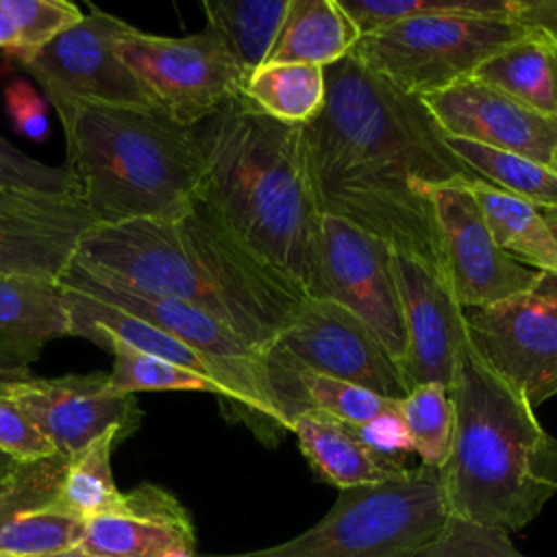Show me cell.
<instances>
[{
	"label": "cell",
	"instance_id": "1",
	"mask_svg": "<svg viewBox=\"0 0 557 557\" xmlns=\"http://www.w3.org/2000/svg\"><path fill=\"white\" fill-rule=\"evenodd\" d=\"M324 72V107L305 124L322 211L442 270L426 189L474 174L448 148L422 98L352 52Z\"/></svg>",
	"mask_w": 557,
	"mask_h": 557
},
{
	"label": "cell",
	"instance_id": "2",
	"mask_svg": "<svg viewBox=\"0 0 557 557\" xmlns=\"http://www.w3.org/2000/svg\"><path fill=\"white\" fill-rule=\"evenodd\" d=\"M74 261L133 289L187 302L265 350L307 294L226 233L196 200L176 218L96 224Z\"/></svg>",
	"mask_w": 557,
	"mask_h": 557
},
{
	"label": "cell",
	"instance_id": "3",
	"mask_svg": "<svg viewBox=\"0 0 557 557\" xmlns=\"http://www.w3.org/2000/svg\"><path fill=\"white\" fill-rule=\"evenodd\" d=\"M196 135L202 152L196 200L307 294L322 207L305 126L278 122L239 96L200 122Z\"/></svg>",
	"mask_w": 557,
	"mask_h": 557
},
{
	"label": "cell",
	"instance_id": "4",
	"mask_svg": "<svg viewBox=\"0 0 557 557\" xmlns=\"http://www.w3.org/2000/svg\"><path fill=\"white\" fill-rule=\"evenodd\" d=\"M448 392L455 433L437 470L446 513L507 533L524 529L557 494V437L470 339Z\"/></svg>",
	"mask_w": 557,
	"mask_h": 557
},
{
	"label": "cell",
	"instance_id": "5",
	"mask_svg": "<svg viewBox=\"0 0 557 557\" xmlns=\"http://www.w3.org/2000/svg\"><path fill=\"white\" fill-rule=\"evenodd\" d=\"M57 115L65 168L96 224L176 218L194 207L202 178L196 128L161 107L70 102Z\"/></svg>",
	"mask_w": 557,
	"mask_h": 557
},
{
	"label": "cell",
	"instance_id": "6",
	"mask_svg": "<svg viewBox=\"0 0 557 557\" xmlns=\"http://www.w3.org/2000/svg\"><path fill=\"white\" fill-rule=\"evenodd\" d=\"M59 283L65 289L117 307L191 348L220 387L224 416L274 446L287 431V413L274 392L265 352L244 342L213 315L172 298L152 296L87 270L72 259Z\"/></svg>",
	"mask_w": 557,
	"mask_h": 557
},
{
	"label": "cell",
	"instance_id": "7",
	"mask_svg": "<svg viewBox=\"0 0 557 557\" xmlns=\"http://www.w3.org/2000/svg\"><path fill=\"white\" fill-rule=\"evenodd\" d=\"M444 518L440 472L420 463L396 479L342 490L313 527L287 542L196 557H411Z\"/></svg>",
	"mask_w": 557,
	"mask_h": 557
},
{
	"label": "cell",
	"instance_id": "8",
	"mask_svg": "<svg viewBox=\"0 0 557 557\" xmlns=\"http://www.w3.org/2000/svg\"><path fill=\"white\" fill-rule=\"evenodd\" d=\"M527 33L507 17L416 15L363 35L352 54L405 94L424 98L472 78Z\"/></svg>",
	"mask_w": 557,
	"mask_h": 557
},
{
	"label": "cell",
	"instance_id": "9",
	"mask_svg": "<svg viewBox=\"0 0 557 557\" xmlns=\"http://www.w3.org/2000/svg\"><path fill=\"white\" fill-rule=\"evenodd\" d=\"M115 52L154 104L187 128L239 98L246 83L226 44L211 28L185 37L131 28L115 41Z\"/></svg>",
	"mask_w": 557,
	"mask_h": 557
},
{
	"label": "cell",
	"instance_id": "10",
	"mask_svg": "<svg viewBox=\"0 0 557 557\" xmlns=\"http://www.w3.org/2000/svg\"><path fill=\"white\" fill-rule=\"evenodd\" d=\"M307 296L329 298L355 313L400 370L407 337L394 274V248L385 239L322 211Z\"/></svg>",
	"mask_w": 557,
	"mask_h": 557
},
{
	"label": "cell",
	"instance_id": "11",
	"mask_svg": "<svg viewBox=\"0 0 557 557\" xmlns=\"http://www.w3.org/2000/svg\"><path fill=\"white\" fill-rule=\"evenodd\" d=\"M131 28L124 20L91 7L39 50L11 59L35 78L54 111L70 102L157 107L115 52V41Z\"/></svg>",
	"mask_w": 557,
	"mask_h": 557
},
{
	"label": "cell",
	"instance_id": "12",
	"mask_svg": "<svg viewBox=\"0 0 557 557\" xmlns=\"http://www.w3.org/2000/svg\"><path fill=\"white\" fill-rule=\"evenodd\" d=\"M263 352L276 366L348 381L385 398L400 400L409 392L379 337L329 298L307 296Z\"/></svg>",
	"mask_w": 557,
	"mask_h": 557
},
{
	"label": "cell",
	"instance_id": "13",
	"mask_svg": "<svg viewBox=\"0 0 557 557\" xmlns=\"http://www.w3.org/2000/svg\"><path fill=\"white\" fill-rule=\"evenodd\" d=\"M463 313L474 350L533 409L557 398V289L546 274L533 292Z\"/></svg>",
	"mask_w": 557,
	"mask_h": 557
},
{
	"label": "cell",
	"instance_id": "14",
	"mask_svg": "<svg viewBox=\"0 0 557 557\" xmlns=\"http://www.w3.org/2000/svg\"><path fill=\"white\" fill-rule=\"evenodd\" d=\"M426 194L442 270L463 309L487 307L540 285L544 274L513 261L492 237L470 178L429 187Z\"/></svg>",
	"mask_w": 557,
	"mask_h": 557
},
{
	"label": "cell",
	"instance_id": "15",
	"mask_svg": "<svg viewBox=\"0 0 557 557\" xmlns=\"http://www.w3.org/2000/svg\"><path fill=\"white\" fill-rule=\"evenodd\" d=\"M9 396L65 457L83 453L107 433L131 437L141 424V409L131 394H115L104 372L37 379L30 374L0 379Z\"/></svg>",
	"mask_w": 557,
	"mask_h": 557
},
{
	"label": "cell",
	"instance_id": "16",
	"mask_svg": "<svg viewBox=\"0 0 557 557\" xmlns=\"http://www.w3.org/2000/svg\"><path fill=\"white\" fill-rule=\"evenodd\" d=\"M394 274L405 322L403 381L409 387L440 383L450 387L459 355L468 342L463 307L446 274L422 259L394 250Z\"/></svg>",
	"mask_w": 557,
	"mask_h": 557
},
{
	"label": "cell",
	"instance_id": "17",
	"mask_svg": "<svg viewBox=\"0 0 557 557\" xmlns=\"http://www.w3.org/2000/svg\"><path fill=\"white\" fill-rule=\"evenodd\" d=\"M448 137L522 154L557 170V120L533 111L505 91L466 78L422 98Z\"/></svg>",
	"mask_w": 557,
	"mask_h": 557
},
{
	"label": "cell",
	"instance_id": "18",
	"mask_svg": "<svg viewBox=\"0 0 557 557\" xmlns=\"http://www.w3.org/2000/svg\"><path fill=\"white\" fill-rule=\"evenodd\" d=\"M94 226L81 198L0 187V274L59 283Z\"/></svg>",
	"mask_w": 557,
	"mask_h": 557
},
{
	"label": "cell",
	"instance_id": "19",
	"mask_svg": "<svg viewBox=\"0 0 557 557\" xmlns=\"http://www.w3.org/2000/svg\"><path fill=\"white\" fill-rule=\"evenodd\" d=\"M78 548L94 557H196L198 553L187 509L154 483L124 492L117 509L87 520Z\"/></svg>",
	"mask_w": 557,
	"mask_h": 557
},
{
	"label": "cell",
	"instance_id": "20",
	"mask_svg": "<svg viewBox=\"0 0 557 557\" xmlns=\"http://www.w3.org/2000/svg\"><path fill=\"white\" fill-rule=\"evenodd\" d=\"M67 459L54 453L46 459L15 463L0 481V553L30 557L78 546L85 520L54 509Z\"/></svg>",
	"mask_w": 557,
	"mask_h": 557
},
{
	"label": "cell",
	"instance_id": "21",
	"mask_svg": "<svg viewBox=\"0 0 557 557\" xmlns=\"http://www.w3.org/2000/svg\"><path fill=\"white\" fill-rule=\"evenodd\" d=\"M65 335L72 320L61 283L0 274V379L28 374L41 348Z\"/></svg>",
	"mask_w": 557,
	"mask_h": 557
},
{
	"label": "cell",
	"instance_id": "22",
	"mask_svg": "<svg viewBox=\"0 0 557 557\" xmlns=\"http://www.w3.org/2000/svg\"><path fill=\"white\" fill-rule=\"evenodd\" d=\"M292 433L313 472L342 490L376 485L405 474V463L385 459L363 446L346 424L318 411H302L292 420Z\"/></svg>",
	"mask_w": 557,
	"mask_h": 557
},
{
	"label": "cell",
	"instance_id": "23",
	"mask_svg": "<svg viewBox=\"0 0 557 557\" xmlns=\"http://www.w3.org/2000/svg\"><path fill=\"white\" fill-rule=\"evenodd\" d=\"M359 39L339 0H292L268 63L329 67L348 57Z\"/></svg>",
	"mask_w": 557,
	"mask_h": 557
},
{
	"label": "cell",
	"instance_id": "24",
	"mask_svg": "<svg viewBox=\"0 0 557 557\" xmlns=\"http://www.w3.org/2000/svg\"><path fill=\"white\" fill-rule=\"evenodd\" d=\"M65 296H67V307H70L72 335L85 337L100 348H109L111 344H122V346L161 357V359L172 361L185 370H191L200 376L211 379L207 363L191 348H187L178 339L170 337L168 333L159 331L157 326H152L117 307L94 300L85 294L65 289Z\"/></svg>",
	"mask_w": 557,
	"mask_h": 557
},
{
	"label": "cell",
	"instance_id": "25",
	"mask_svg": "<svg viewBox=\"0 0 557 557\" xmlns=\"http://www.w3.org/2000/svg\"><path fill=\"white\" fill-rule=\"evenodd\" d=\"M470 187L500 250L531 270L557 276V237L542 211L479 176L470 178Z\"/></svg>",
	"mask_w": 557,
	"mask_h": 557
},
{
	"label": "cell",
	"instance_id": "26",
	"mask_svg": "<svg viewBox=\"0 0 557 557\" xmlns=\"http://www.w3.org/2000/svg\"><path fill=\"white\" fill-rule=\"evenodd\" d=\"M472 78L557 120V41L546 35L529 30L487 59Z\"/></svg>",
	"mask_w": 557,
	"mask_h": 557
},
{
	"label": "cell",
	"instance_id": "27",
	"mask_svg": "<svg viewBox=\"0 0 557 557\" xmlns=\"http://www.w3.org/2000/svg\"><path fill=\"white\" fill-rule=\"evenodd\" d=\"M292 0H205L207 28L228 48L248 78L268 63Z\"/></svg>",
	"mask_w": 557,
	"mask_h": 557
},
{
	"label": "cell",
	"instance_id": "28",
	"mask_svg": "<svg viewBox=\"0 0 557 557\" xmlns=\"http://www.w3.org/2000/svg\"><path fill=\"white\" fill-rule=\"evenodd\" d=\"M242 98L278 122L305 126L324 107L326 72L305 63H265L246 78Z\"/></svg>",
	"mask_w": 557,
	"mask_h": 557
},
{
	"label": "cell",
	"instance_id": "29",
	"mask_svg": "<svg viewBox=\"0 0 557 557\" xmlns=\"http://www.w3.org/2000/svg\"><path fill=\"white\" fill-rule=\"evenodd\" d=\"M446 144L474 176L537 209L557 207V170L522 154L503 152L459 137L446 135Z\"/></svg>",
	"mask_w": 557,
	"mask_h": 557
},
{
	"label": "cell",
	"instance_id": "30",
	"mask_svg": "<svg viewBox=\"0 0 557 557\" xmlns=\"http://www.w3.org/2000/svg\"><path fill=\"white\" fill-rule=\"evenodd\" d=\"M117 442L115 433H107L67 459L54 496L59 513L87 522L120 507L124 492L117 490L111 472V450Z\"/></svg>",
	"mask_w": 557,
	"mask_h": 557
},
{
	"label": "cell",
	"instance_id": "31",
	"mask_svg": "<svg viewBox=\"0 0 557 557\" xmlns=\"http://www.w3.org/2000/svg\"><path fill=\"white\" fill-rule=\"evenodd\" d=\"M398 413L422 466L440 470L450 453L455 433V405L448 387L440 383L409 387L398 400Z\"/></svg>",
	"mask_w": 557,
	"mask_h": 557
},
{
	"label": "cell",
	"instance_id": "32",
	"mask_svg": "<svg viewBox=\"0 0 557 557\" xmlns=\"http://www.w3.org/2000/svg\"><path fill=\"white\" fill-rule=\"evenodd\" d=\"M361 37L416 15L509 17L511 0H339Z\"/></svg>",
	"mask_w": 557,
	"mask_h": 557
},
{
	"label": "cell",
	"instance_id": "33",
	"mask_svg": "<svg viewBox=\"0 0 557 557\" xmlns=\"http://www.w3.org/2000/svg\"><path fill=\"white\" fill-rule=\"evenodd\" d=\"M107 350L113 352V368L107 374L109 387L115 394H131L137 392H168V389H187V392H211L220 396V387L191 370H185L172 361L161 357L122 346L111 344Z\"/></svg>",
	"mask_w": 557,
	"mask_h": 557
},
{
	"label": "cell",
	"instance_id": "34",
	"mask_svg": "<svg viewBox=\"0 0 557 557\" xmlns=\"http://www.w3.org/2000/svg\"><path fill=\"white\" fill-rule=\"evenodd\" d=\"M411 557H524L509 533L466 518L448 516Z\"/></svg>",
	"mask_w": 557,
	"mask_h": 557
},
{
	"label": "cell",
	"instance_id": "35",
	"mask_svg": "<svg viewBox=\"0 0 557 557\" xmlns=\"http://www.w3.org/2000/svg\"><path fill=\"white\" fill-rule=\"evenodd\" d=\"M0 4L17 30V50L9 57L39 50L83 17L81 9L65 0H0Z\"/></svg>",
	"mask_w": 557,
	"mask_h": 557
},
{
	"label": "cell",
	"instance_id": "36",
	"mask_svg": "<svg viewBox=\"0 0 557 557\" xmlns=\"http://www.w3.org/2000/svg\"><path fill=\"white\" fill-rule=\"evenodd\" d=\"M0 187L44 196L78 198V185L65 165H46L0 135Z\"/></svg>",
	"mask_w": 557,
	"mask_h": 557
},
{
	"label": "cell",
	"instance_id": "37",
	"mask_svg": "<svg viewBox=\"0 0 557 557\" xmlns=\"http://www.w3.org/2000/svg\"><path fill=\"white\" fill-rule=\"evenodd\" d=\"M0 453L15 463L46 459L57 453L50 440L4 394H0Z\"/></svg>",
	"mask_w": 557,
	"mask_h": 557
},
{
	"label": "cell",
	"instance_id": "38",
	"mask_svg": "<svg viewBox=\"0 0 557 557\" xmlns=\"http://www.w3.org/2000/svg\"><path fill=\"white\" fill-rule=\"evenodd\" d=\"M346 429L363 446H368L372 453H376L385 459L405 463V457L409 453H413L411 437H409L407 426L398 413V403L392 409L374 416L372 420H366L361 424H346Z\"/></svg>",
	"mask_w": 557,
	"mask_h": 557
},
{
	"label": "cell",
	"instance_id": "39",
	"mask_svg": "<svg viewBox=\"0 0 557 557\" xmlns=\"http://www.w3.org/2000/svg\"><path fill=\"white\" fill-rule=\"evenodd\" d=\"M4 98H7V111L20 133L28 137L46 135L48 122H46L44 102L28 83L15 81L13 85H9Z\"/></svg>",
	"mask_w": 557,
	"mask_h": 557
},
{
	"label": "cell",
	"instance_id": "40",
	"mask_svg": "<svg viewBox=\"0 0 557 557\" xmlns=\"http://www.w3.org/2000/svg\"><path fill=\"white\" fill-rule=\"evenodd\" d=\"M511 22L557 41V0H511Z\"/></svg>",
	"mask_w": 557,
	"mask_h": 557
},
{
	"label": "cell",
	"instance_id": "41",
	"mask_svg": "<svg viewBox=\"0 0 557 557\" xmlns=\"http://www.w3.org/2000/svg\"><path fill=\"white\" fill-rule=\"evenodd\" d=\"M0 48L7 54L17 50V30H15L13 20L9 17V13L2 9V4H0Z\"/></svg>",
	"mask_w": 557,
	"mask_h": 557
},
{
	"label": "cell",
	"instance_id": "42",
	"mask_svg": "<svg viewBox=\"0 0 557 557\" xmlns=\"http://www.w3.org/2000/svg\"><path fill=\"white\" fill-rule=\"evenodd\" d=\"M30 557H94V555L81 550L78 546H72V548H63V550H54V553H46V555H30Z\"/></svg>",
	"mask_w": 557,
	"mask_h": 557
},
{
	"label": "cell",
	"instance_id": "43",
	"mask_svg": "<svg viewBox=\"0 0 557 557\" xmlns=\"http://www.w3.org/2000/svg\"><path fill=\"white\" fill-rule=\"evenodd\" d=\"M540 211H542V215H544L548 228H550L553 235L557 237V207H546V209H540Z\"/></svg>",
	"mask_w": 557,
	"mask_h": 557
},
{
	"label": "cell",
	"instance_id": "44",
	"mask_svg": "<svg viewBox=\"0 0 557 557\" xmlns=\"http://www.w3.org/2000/svg\"><path fill=\"white\" fill-rule=\"evenodd\" d=\"M15 468V461L11 457H7L4 453H0V481Z\"/></svg>",
	"mask_w": 557,
	"mask_h": 557
},
{
	"label": "cell",
	"instance_id": "45",
	"mask_svg": "<svg viewBox=\"0 0 557 557\" xmlns=\"http://www.w3.org/2000/svg\"><path fill=\"white\" fill-rule=\"evenodd\" d=\"M546 276H548V274H546ZM548 278H550V283H553L555 289H557V276H548Z\"/></svg>",
	"mask_w": 557,
	"mask_h": 557
},
{
	"label": "cell",
	"instance_id": "46",
	"mask_svg": "<svg viewBox=\"0 0 557 557\" xmlns=\"http://www.w3.org/2000/svg\"><path fill=\"white\" fill-rule=\"evenodd\" d=\"M0 557H13V555H7V553H0Z\"/></svg>",
	"mask_w": 557,
	"mask_h": 557
}]
</instances>
